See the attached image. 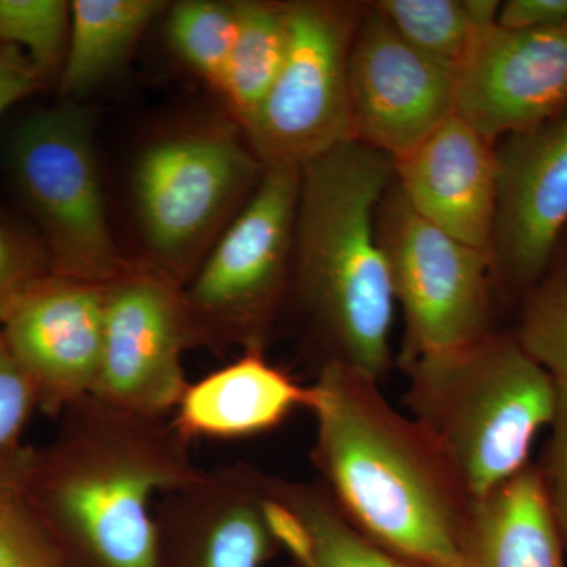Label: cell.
I'll list each match as a JSON object with an SVG mask.
<instances>
[{
    "instance_id": "obj_1",
    "label": "cell",
    "mask_w": 567,
    "mask_h": 567,
    "mask_svg": "<svg viewBox=\"0 0 567 567\" xmlns=\"http://www.w3.org/2000/svg\"><path fill=\"white\" fill-rule=\"evenodd\" d=\"M312 386V464L339 511L390 550L458 567L475 498L434 440L368 377L330 365Z\"/></svg>"
},
{
    "instance_id": "obj_2",
    "label": "cell",
    "mask_w": 567,
    "mask_h": 567,
    "mask_svg": "<svg viewBox=\"0 0 567 567\" xmlns=\"http://www.w3.org/2000/svg\"><path fill=\"white\" fill-rule=\"evenodd\" d=\"M393 178V159L354 140L301 166L286 308H297L317 372L336 365L382 383L394 363L398 305L377 237Z\"/></svg>"
},
{
    "instance_id": "obj_3",
    "label": "cell",
    "mask_w": 567,
    "mask_h": 567,
    "mask_svg": "<svg viewBox=\"0 0 567 567\" xmlns=\"http://www.w3.org/2000/svg\"><path fill=\"white\" fill-rule=\"evenodd\" d=\"M62 412L58 442L35 453L29 502L62 554L74 548L95 567H158L153 499L203 475L189 440L167 416L128 412L93 394Z\"/></svg>"
},
{
    "instance_id": "obj_4",
    "label": "cell",
    "mask_w": 567,
    "mask_h": 567,
    "mask_svg": "<svg viewBox=\"0 0 567 567\" xmlns=\"http://www.w3.org/2000/svg\"><path fill=\"white\" fill-rule=\"evenodd\" d=\"M404 404L480 498L527 468L540 429L550 425L557 383L514 331L425 353L401 365Z\"/></svg>"
},
{
    "instance_id": "obj_5",
    "label": "cell",
    "mask_w": 567,
    "mask_h": 567,
    "mask_svg": "<svg viewBox=\"0 0 567 567\" xmlns=\"http://www.w3.org/2000/svg\"><path fill=\"white\" fill-rule=\"evenodd\" d=\"M235 122L205 123L148 144L133 169L147 267L185 286L264 175Z\"/></svg>"
},
{
    "instance_id": "obj_6",
    "label": "cell",
    "mask_w": 567,
    "mask_h": 567,
    "mask_svg": "<svg viewBox=\"0 0 567 567\" xmlns=\"http://www.w3.org/2000/svg\"><path fill=\"white\" fill-rule=\"evenodd\" d=\"M301 167H265L252 196L182 287L196 346L264 352L289 297Z\"/></svg>"
},
{
    "instance_id": "obj_7",
    "label": "cell",
    "mask_w": 567,
    "mask_h": 567,
    "mask_svg": "<svg viewBox=\"0 0 567 567\" xmlns=\"http://www.w3.org/2000/svg\"><path fill=\"white\" fill-rule=\"evenodd\" d=\"M7 166L52 274L104 286L128 268L112 234L84 107L63 102L28 115L11 134Z\"/></svg>"
},
{
    "instance_id": "obj_8",
    "label": "cell",
    "mask_w": 567,
    "mask_h": 567,
    "mask_svg": "<svg viewBox=\"0 0 567 567\" xmlns=\"http://www.w3.org/2000/svg\"><path fill=\"white\" fill-rule=\"evenodd\" d=\"M377 237L385 256L404 338L395 363L470 344L495 331L491 256L425 221L394 178L377 210Z\"/></svg>"
},
{
    "instance_id": "obj_9",
    "label": "cell",
    "mask_w": 567,
    "mask_h": 567,
    "mask_svg": "<svg viewBox=\"0 0 567 567\" xmlns=\"http://www.w3.org/2000/svg\"><path fill=\"white\" fill-rule=\"evenodd\" d=\"M365 7L287 2L289 47L274 87L244 132L264 167L303 166L353 140L349 63Z\"/></svg>"
},
{
    "instance_id": "obj_10",
    "label": "cell",
    "mask_w": 567,
    "mask_h": 567,
    "mask_svg": "<svg viewBox=\"0 0 567 567\" xmlns=\"http://www.w3.org/2000/svg\"><path fill=\"white\" fill-rule=\"evenodd\" d=\"M192 347L182 287L130 262L104 284L103 357L93 395L128 412L167 416L188 388L182 354Z\"/></svg>"
},
{
    "instance_id": "obj_11",
    "label": "cell",
    "mask_w": 567,
    "mask_h": 567,
    "mask_svg": "<svg viewBox=\"0 0 567 567\" xmlns=\"http://www.w3.org/2000/svg\"><path fill=\"white\" fill-rule=\"evenodd\" d=\"M495 289L520 301L567 235V110L495 144Z\"/></svg>"
},
{
    "instance_id": "obj_12",
    "label": "cell",
    "mask_w": 567,
    "mask_h": 567,
    "mask_svg": "<svg viewBox=\"0 0 567 567\" xmlns=\"http://www.w3.org/2000/svg\"><path fill=\"white\" fill-rule=\"evenodd\" d=\"M458 70L406 43L368 3L349 63L353 140L393 162L456 114Z\"/></svg>"
},
{
    "instance_id": "obj_13",
    "label": "cell",
    "mask_w": 567,
    "mask_h": 567,
    "mask_svg": "<svg viewBox=\"0 0 567 567\" xmlns=\"http://www.w3.org/2000/svg\"><path fill=\"white\" fill-rule=\"evenodd\" d=\"M11 353L52 412L93 394L102 368L104 286L50 275L0 320Z\"/></svg>"
},
{
    "instance_id": "obj_14",
    "label": "cell",
    "mask_w": 567,
    "mask_h": 567,
    "mask_svg": "<svg viewBox=\"0 0 567 567\" xmlns=\"http://www.w3.org/2000/svg\"><path fill=\"white\" fill-rule=\"evenodd\" d=\"M567 110V28L509 31L495 24L458 70L456 114L496 144Z\"/></svg>"
},
{
    "instance_id": "obj_15",
    "label": "cell",
    "mask_w": 567,
    "mask_h": 567,
    "mask_svg": "<svg viewBox=\"0 0 567 567\" xmlns=\"http://www.w3.org/2000/svg\"><path fill=\"white\" fill-rule=\"evenodd\" d=\"M393 164L399 192L421 218L492 259L495 144L454 114Z\"/></svg>"
},
{
    "instance_id": "obj_16",
    "label": "cell",
    "mask_w": 567,
    "mask_h": 567,
    "mask_svg": "<svg viewBox=\"0 0 567 567\" xmlns=\"http://www.w3.org/2000/svg\"><path fill=\"white\" fill-rule=\"evenodd\" d=\"M270 483L252 466H224L164 495L155 513L192 537L197 567H262L279 548L265 513Z\"/></svg>"
},
{
    "instance_id": "obj_17",
    "label": "cell",
    "mask_w": 567,
    "mask_h": 567,
    "mask_svg": "<svg viewBox=\"0 0 567 567\" xmlns=\"http://www.w3.org/2000/svg\"><path fill=\"white\" fill-rule=\"evenodd\" d=\"M315 386L298 383L259 350L188 385L174 423L186 439L238 440L265 434L298 410L311 412Z\"/></svg>"
},
{
    "instance_id": "obj_18",
    "label": "cell",
    "mask_w": 567,
    "mask_h": 567,
    "mask_svg": "<svg viewBox=\"0 0 567 567\" xmlns=\"http://www.w3.org/2000/svg\"><path fill=\"white\" fill-rule=\"evenodd\" d=\"M458 567H567V548L535 462L475 499Z\"/></svg>"
},
{
    "instance_id": "obj_19",
    "label": "cell",
    "mask_w": 567,
    "mask_h": 567,
    "mask_svg": "<svg viewBox=\"0 0 567 567\" xmlns=\"http://www.w3.org/2000/svg\"><path fill=\"white\" fill-rule=\"evenodd\" d=\"M167 9L169 3L164 0L71 2L69 50L59 78L65 102H76L114 76Z\"/></svg>"
},
{
    "instance_id": "obj_20",
    "label": "cell",
    "mask_w": 567,
    "mask_h": 567,
    "mask_svg": "<svg viewBox=\"0 0 567 567\" xmlns=\"http://www.w3.org/2000/svg\"><path fill=\"white\" fill-rule=\"evenodd\" d=\"M287 47V3L240 0L237 40L219 87L238 128L251 121L274 87Z\"/></svg>"
},
{
    "instance_id": "obj_21",
    "label": "cell",
    "mask_w": 567,
    "mask_h": 567,
    "mask_svg": "<svg viewBox=\"0 0 567 567\" xmlns=\"http://www.w3.org/2000/svg\"><path fill=\"white\" fill-rule=\"evenodd\" d=\"M496 0H380L372 7L406 43L461 70L477 39L498 20Z\"/></svg>"
},
{
    "instance_id": "obj_22",
    "label": "cell",
    "mask_w": 567,
    "mask_h": 567,
    "mask_svg": "<svg viewBox=\"0 0 567 567\" xmlns=\"http://www.w3.org/2000/svg\"><path fill=\"white\" fill-rule=\"evenodd\" d=\"M281 491L311 536V559L298 567H427L365 536L322 486L281 480Z\"/></svg>"
},
{
    "instance_id": "obj_23",
    "label": "cell",
    "mask_w": 567,
    "mask_h": 567,
    "mask_svg": "<svg viewBox=\"0 0 567 567\" xmlns=\"http://www.w3.org/2000/svg\"><path fill=\"white\" fill-rule=\"evenodd\" d=\"M238 24L240 2L185 0L166 11V39L174 54L219 92Z\"/></svg>"
},
{
    "instance_id": "obj_24",
    "label": "cell",
    "mask_w": 567,
    "mask_h": 567,
    "mask_svg": "<svg viewBox=\"0 0 567 567\" xmlns=\"http://www.w3.org/2000/svg\"><path fill=\"white\" fill-rule=\"evenodd\" d=\"M516 338L555 383L567 388V238L540 281L518 301Z\"/></svg>"
},
{
    "instance_id": "obj_25",
    "label": "cell",
    "mask_w": 567,
    "mask_h": 567,
    "mask_svg": "<svg viewBox=\"0 0 567 567\" xmlns=\"http://www.w3.org/2000/svg\"><path fill=\"white\" fill-rule=\"evenodd\" d=\"M70 25L65 0H0V48L20 50L44 84L61 78Z\"/></svg>"
},
{
    "instance_id": "obj_26",
    "label": "cell",
    "mask_w": 567,
    "mask_h": 567,
    "mask_svg": "<svg viewBox=\"0 0 567 567\" xmlns=\"http://www.w3.org/2000/svg\"><path fill=\"white\" fill-rule=\"evenodd\" d=\"M52 274L39 234L29 233L0 208V320L14 301Z\"/></svg>"
},
{
    "instance_id": "obj_27",
    "label": "cell",
    "mask_w": 567,
    "mask_h": 567,
    "mask_svg": "<svg viewBox=\"0 0 567 567\" xmlns=\"http://www.w3.org/2000/svg\"><path fill=\"white\" fill-rule=\"evenodd\" d=\"M51 529L22 496L0 513V567H65Z\"/></svg>"
},
{
    "instance_id": "obj_28",
    "label": "cell",
    "mask_w": 567,
    "mask_h": 567,
    "mask_svg": "<svg viewBox=\"0 0 567 567\" xmlns=\"http://www.w3.org/2000/svg\"><path fill=\"white\" fill-rule=\"evenodd\" d=\"M546 446L535 462L551 514L567 548V388L557 385V405Z\"/></svg>"
},
{
    "instance_id": "obj_29",
    "label": "cell",
    "mask_w": 567,
    "mask_h": 567,
    "mask_svg": "<svg viewBox=\"0 0 567 567\" xmlns=\"http://www.w3.org/2000/svg\"><path fill=\"white\" fill-rule=\"evenodd\" d=\"M37 401L35 388L0 330V453L18 446Z\"/></svg>"
},
{
    "instance_id": "obj_30",
    "label": "cell",
    "mask_w": 567,
    "mask_h": 567,
    "mask_svg": "<svg viewBox=\"0 0 567 567\" xmlns=\"http://www.w3.org/2000/svg\"><path fill=\"white\" fill-rule=\"evenodd\" d=\"M496 24L509 31H551L567 28V0H507Z\"/></svg>"
},
{
    "instance_id": "obj_31",
    "label": "cell",
    "mask_w": 567,
    "mask_h": 567,
    "mask_svg": "<svg viewBox=\"0 0 567 567\" xmlns=\"http://www.w3.org/2000/svg\"><path fill=\"white\" fill-rule=\"evenodd\" d=\"M39 71L17 48H0V117L44 87Z\"/></svg>"
},
{
    "instance_id": "obj_32",
    "label": "cell",
    "mask_w": 567,
    "mask_h": 567,
    "mask_svg": "<svg viewBox=\"0 0 567 567\" xmlns=\"http://www.w3.org/2000/svg\"><path fill=\"white\" fill-rule=\"evenodd\" d=\"M35 451L20 445L0 453V513L25 495Z\"/></svg>"
},
{
    "instance_id": "obj_33",
    "label": "cell",
    "mask_w": 567,
    "mask_h": 567,
    "mask_svg": "<svg viewBox=\"0 0 567 567\" xmlns=\"http://www.w3.org/2000/svg\"><path fill=\"white\" fill-rule=\"evenodd\" d=\"M566 238H567V235H566Z\"/></svg>"
}]
</instances>
